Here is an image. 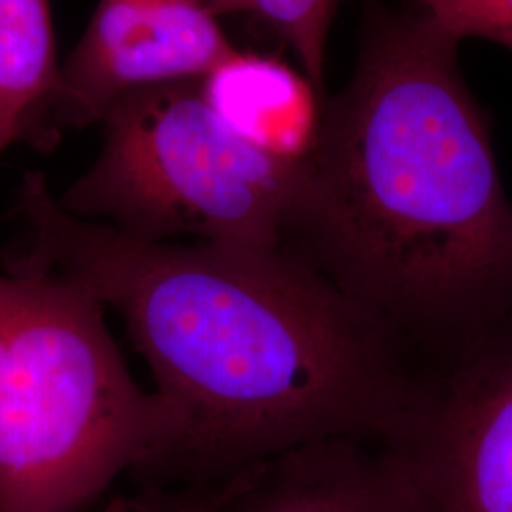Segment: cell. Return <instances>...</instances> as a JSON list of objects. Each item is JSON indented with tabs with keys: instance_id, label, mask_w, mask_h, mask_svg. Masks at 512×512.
<instances>
[{
	"instance_id": "obj_1",
	"label": "cell",
	"mask_w": 512,
	"mask_h": 512,
	"mask_svg": "<svg viewBox=\"0 0 512 512\" xmlns=\"http://www.w3.org/2000/svg\"><path fill=\"white\" fill-rule=\"evenodd\" d=\"M0 255L67 277L114 310L179 439L152 484L238 475L317 440L384 444L425 361L382 317L281 245L154 243L69 213L23 175Z\"/></svg>"
},
{
	"instance_id": "obj_2",
	"label": "cell",
	"mask_w": 512,
	"mask_h": 512,
	"mask_svg": "<svg viewBox=\"0 0 512 512\" xmlns=\"http://www.w3.org/2000/svg\"><path fill=\"white\" fill-rule=\"evenodd\" d=\"M458 42L423 10L368 12L281 234L423 359L512 310V203Z\"/></svg>"
},
{
	"instance_id": "obj_3",
	"label": "cell",
	"mask_w": 512,
	"mask_h": 512,
	"mask_svg": "<svg viewBox=\"0 0 512 512\" xmlns=\"http://www.w3.org/2000/svg\"><path fill=\"white\" fill-rule=\"evenodd\" d=\"M179 431L95 294L0 255V512L84 511L122 473L152 478Z\"/></svg>"
},
{
	"instance_id": "obj_4",
	"label": "cell",
	"mask_w": 512,
	"mask_h": 512,
	"mask_svg": "<svg viewBox=\"0 0 512 512\" xmlns=\"http://www.w3.org/2000/svg\"><path fill=\"white\" fill-rule=\"evenodd\" d=\"M101 124L97 160L57 196L69 213L154 243L281 245L300 167L238 139L198 82L131 93Z\"/></svg>"
},
{
	"instance_id": "obj_5",
	"label": "cell",
	"mask_w": 512,
	"mask_h": 512,
	"mask_svg": "<svg viewBox=\"0 0 512 512\" xmlns=\"http://www.w3.org/2000/svg\"><path fill=\"white\" fill-rule=\"evenodd\" d=\"M380 446L425 512H512V310L425 361L408 418Z\"/></svg>"
},
{
	"instance_id": "obj_6",
	"label": "cell",
	"mask_w": 512,
	"mask_h": 512,
	"mask_svg": "<svg viewBox=\"0 0 512 512\" xmlns=\"http://www.w3.org/2000/svg\"><path fill=\"white\" fill-rule=\"evenodd\" d=\"M234 48L200 0H99L59 67L50 124L61 135L103 122L131 93L200 82Z\"/></svg>"
},
{
	"instance_id": "obj_7",
	"label": "cell",
	"mask_w": 512,
	"mask_h": 512,
	"mask_svg": "<svg viewBox=\"0 0 512 512\" xmlns=\"http://www.w3.org/2000/svg\"><path fill=\"white\" fill-rule=\"evenodd\" d=\"M220 512H425L380 444L327 439L260 461Z\"/></svg>"
},
{
	"instance_id": "obj_8",
	"label": "cell",
	"mask_w": 512,
	"mask_h": 512,
	"mask_svg": "<svg viewBox=\"0 0 512 512\" xmlns=\"http://www.w3.org/2000/svg\"><path fill=\"white\" fill-rule=\"evenodd\" d=\"M220 122L249 147L300 167L319 139L325 95L272 55L234 48L198 82Z\"/></svg>"
},
{
	"instance_id": "obj_9",
	"label": "cell",
	"mask_w": 512,
	"mask_h": 512,
	"mask_svg": "<svg viewBox=\"0 0 512 512\" xmlns=\"http://www.w3.org/2000/svg\"><path fill=\"white\" fill-rule=\"evenodd\" d=\"M57 78L50 0H0V129L14 145L54 148Z\"/></svg>"
},
{
	"instance_id": "obj_10",
	"label": "cell",
	"mask_w": 512,
	"mask_h": 512,
	"mask_svg": "<svg viewBox=\"0 0 512 512\" xmlns=\"http://www.w3.org/2000/svg\"><path fill=\"white\" fill-rule=\"evenodd\" d=\"M342 0H251V12L293 50L302 73L325 95V50Z\"/></svg>"
},
{
	"instance_id": "obj_11",
	"label": "cell",
	"mask_w": 512,
	"mask_h": 512,
	"mask_svg": "<svg viewBox=\"0 0 512 512\" xmlns=\"http://www.w3.org/2000/svg\"><path fill=\"white\" fill-rule=\"evenodd\" d=\"M256 465L211 484L162 486L141 482L135 494L116 495L101 512H220L249 480Z\"/></svg>"
},
{
	"instance_id": "obj_12",
	"label": "cell",
	"mask_w": 512,
	"mask_h": 512,
	"mask_svg": "<svg viewBox=\"0 0 512 512\" xmlns=\"http://www.w3.org/2000/svg\"><path fill=\"white\" fill-rule=\"evenodd\" d=\"M421 10L461 40L484 37L512 50V0H418Z\"/></svg>"
},
{
	"instance_id": "obj_13",
	"label": "cell",
	"mask_w": 512,
	"mask_h": 512,
	"mask_svg": "<svg viewBox=\"0 0 512 512\" xmlns=\"http://www.w3.org/2000/svg\"><path fill=\"white\" fill-rule=\"evenodd\" d=\"M217 16H230V14H249L251 0H200Z\"/></svg>"
},
{
	"instance_id": "obj_14",
	"label": "cell",
	"mask_w": 512,
	"mask_h": 512,
	"mask_svg": "<svg viewBox=\"0 0 512 512\" xmlns=\"http://www.w3.org/2000/svg\"><path fill=\"white\" fill-rule=\"evenodd\" d=\"M12 145H14V143L10 141V137L0 129V154H2L6 148L12 147Z\"/></svg>"
}]
</instances>
